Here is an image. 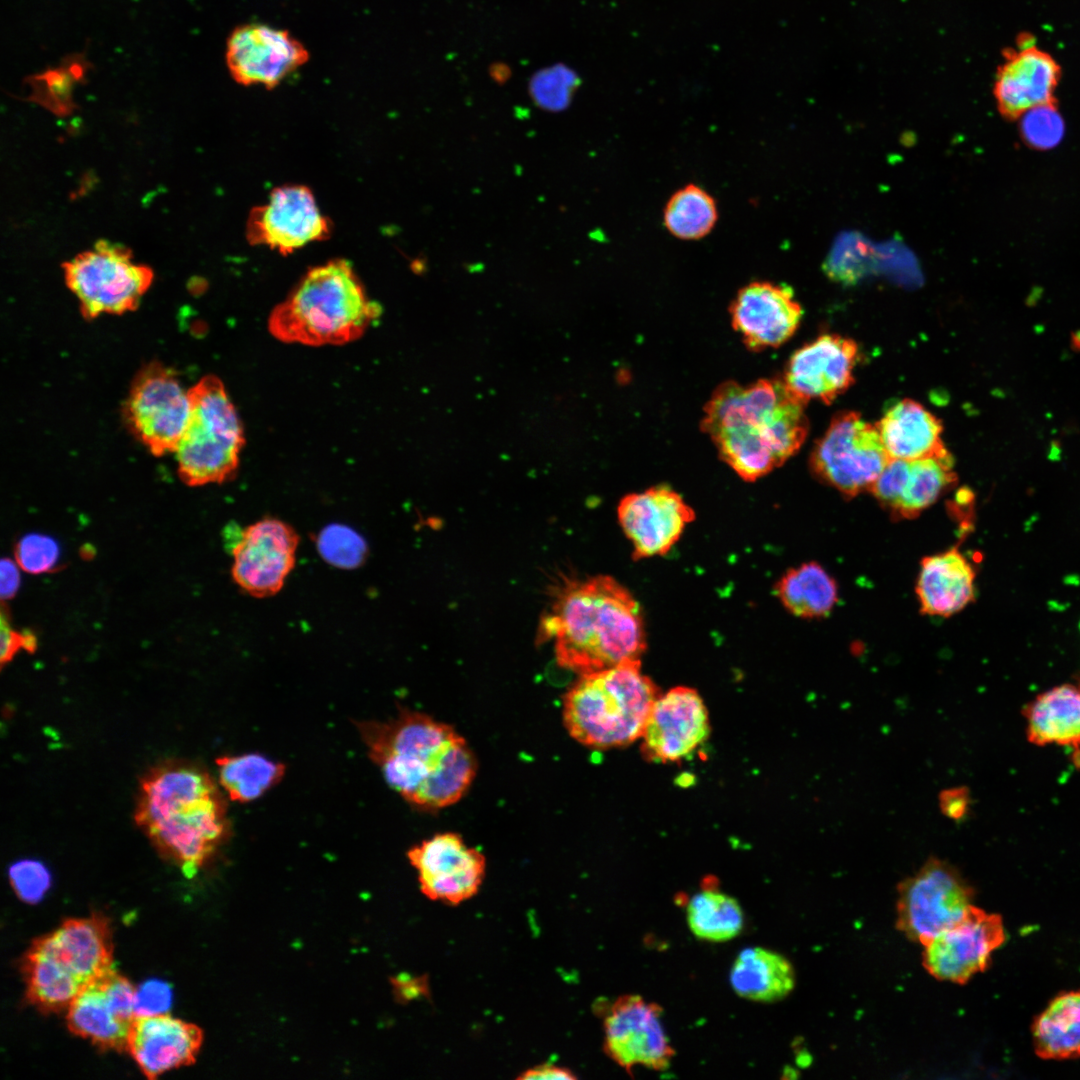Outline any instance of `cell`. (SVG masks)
I'll return each mask as SVG.
<instances>
[{"label":"cell","instance_id":"2","mask_svg":"<svg viewBox=\"0 0 1080 1080\" xmlns=\"http://www.w3.org/2000/svg\"><path fill=\"white\" fill-rule=\"evenodd\" d=\"M371 760L406 801L437 810L459 801L472 784L477 761L450 725L410 710L386 722L358 723Z\"/></svg>","mask_w":1080,"mask_h":1080},{"label":"cell","instance_id":"38","mask_svg":"<svg viewBox=\"0 0 1080 1080\" xmlns=\"http://www.w3.org/2000/svg\"><path fill=\"white\" fill-rule=\"evenodd\" d=\"M580 84L578 75L563 64H557L533 75L529 92L535 104L549 111L565 109Z\"/></svg>","mask_w":1080,"mask_h":1080},{"label":"cell","instance_id":"50","mask_svg":"<svg viewBox=\"0 0 1080 1080\" xmlns=\"http://www.w3.org/2000/svg\"><path fill=\"white\" fill-rule=\"evenodd\" d=\"M23 649L33 652L37 647V639L32 632H22Z\"/></svg>","mask_w":1080,"mask_h":1080},{"label":"cell","instance_id":"8","mask_svg":"<svg viewBox=\"0 0 1080 1080\" xmlns=\"http://www.w3.org/2000/svg\"><path fill=\"white\" fill-rule=\"evenodd\" d=\"M63 268L66 285L86 320L136 310L153 281L152 270L135 263L128 248L106 240L67 261Z\"/></svg>","mask_w":1080,"mask_h":1080},{"label":"cell","instance_id":"35","mask_svg":"<svg viewBox=\"0 0 1080 1080\" xmlns=\"http://www.w3.org/2000/svg\"><path fill=\"white\" fill-rule=\"evenodd\" d=\"M216 763L224 790L231 800L241 803L259 798L277 784L285 772L283 764L256 753L222 756Z\"/></svg>","mask_w":1080,"mask_h":1080},{"label":"cell","instance_id":"7","mask_svg":"<svg viewBox=\"0 0 1080 1080\" xmlns=\"http://www.w3.org/2000/svg\"><path fill=\"white\" fill-rule=\"evenodd\" d=\"M189 397V420L174 452L178 473L190 486L222 483L237 471L244 444L241 421L216 376L203 377Z\"/></svg>","mask_w":1080,"mask_h":1080},{"label":"cell","instance_id":"43","mask_svg":"<svg viewBox=\"0 0 1080 1080\" xmlns=\"http://www.w3.org/2000/svg\"><path fill=\"white\" fill-rule=\"evenodd\" d=\"M172 1001L170 986L162 981L150 980L142 984L136 993V1016L167 1013Z\"/></svg>","mask_w":1080,"mask_h":1080},{"label":"cell","instance_id":"10","mask_svg":"<svg viewBox=\"0 0 1080 1080\" xmlns=\"http://www.w3.org/2000/svg\"><path fill=\"white\" fill-rule=\"evenodd\" d=\"M890 460L876 425L854 411L835 415L810 457L815 476L842 495L870 491Z\"/></svg>","mask_w":1080,"mask_h":1080},{"label":"cell","instance_id":"40","mask_svg":"<svg viewBox=\"0 0 1080 1080\" xmlns=\"http://www.w3.org/2000/svg\"><path fill=\"white\" fill-rule=\"evenodd\" d=\"M318 547L328 562L342 568L358 566L366 551L365 543L357 533L339 525L327 527L321 532Z\"/></svg>","mask_w":1080,"mask_h":1080},{"label":"cell","instance_id":"3","mask_svg":"<svg viewBox=\"0 0 1080 1080\" xmlns=\"http://www.w3.org/2000/svg\"><path fill=\"white\" fill-rule=\"evenodd\" d=\"M806 403L779 379L727 381L712 393L701 422L720 458L755 481L793 456L808 433Z\"/></svg>","mask_w":1080,"mask_h":1080},{"label":"cell","instance_id":"15","mask_svg":"<svg viewBox=\"0 0 1080 1080\" xmlns=\"http://www.w3.org/2000/svg\"><path fill=\"white\" fill-rule=\"evenodd\" d=\"M422 893L433 901L458 905L475 896L484 880L486 860L457 833L423 840L408 851Z\"/></svg>","mask_w":1080,"mask_h":1080},{"label":"cell","instance_id":"39","mask_svg":"<svg viewBox=\"0 0 1080 1080\" xmlns=\"http://www.w3.org/2000/svg\"><path fill=\"white\" fill-rule=\"evenodd\" d=\"M1017 120L1023 142L1035 150L1053 149L1063 140L1065 123L1056 102L1034 107Z\"/></svg>","mask_w":1080,"mask_h":1080},{"label":"cell","instance_id":"47","mask_svg":"<svg viewBox=\"0 0 1080 1080\" xmlns=\"http://www.w3.org/2000/svg\"><path fill=\"white\" fill-rule=\"evenodd\" d=\"M0 656L1 664L4 665L9 662L17 653L20 648H23L22 632H16L6 619L5 615H1V630H0Z\"/></svg>","mask_w":1080,"mask_h":1080},{"label":"cell","instance_id":"34","mask_svg":"<svg viewBox=\"0 0 1080 1080\" xmlns=\"http://www.w3.org/2000/svg\"><path fill=\"white\" fill-rule=\"evenodd\" d=\"M686 912L691 932L709 942L731 940L744 926L743 910L738 901L722 892L712 880H706L701 891L692 896Z\"/></svg>","mask_w":1080,"mask_h":1080},{"label":"cell","instance_id":"36","mask_svg":"<svg viewBox=\"0 0 1080 1080\" xmlns=\"http://www.w3.org/2000/svg\"><path fill=\"white\" fill-rule=\"evenodd\" d=\"M718 210L715 199L702 187L687 184L668 200L663 213L666 230L680 240H699L715 227Z\"/></svg>","mask_w":1080,"mask_h":1080},{"label":"cell","instance_id":"4","mask_svg":"<svg viewBox=\"0 0 1080 1080\" xmlns=\"http://www.w3.org/2000/svg\"><path fill=\"white\" fill-rule=\"evenodd\" d=\"M137 825L159 852L193 876L224 839L226 807L213 779L184 762H165L145 774Z\"/></svg>","mask_w":1080,"mask_h":1080},{"label":"cell","instance_id":"12","mask_svg":"<svg viewBox=\"0 0 1080 1080\" xmlns=\"http://www.w3.org/2000/svg\"><path fill=\"white\" fill-rule=\"evenodd\" d=\"M603 1050L630 1073L635 1067L666 1070L674 1049L662 1023L663 1009L640 995L618 997L604 1007Z\"/></svg>","mask_w":1080,"mask_h":1080},{"label":"cell","instance_id":"6","mask_svg":"<svg viewBox=\"0 0 1080 1080\" xmlns=\"http://www.w3.org/2000/svg\"><path fill=\"white\" fill-rule=\"evenodd\" d=\"M659 696L641 671L640 659L581 674L563 698V722L577 742L597 749L628 745L641 738Z\"/></svg>","mask_w":1080,"mask_h":1080},{"label":"cell","instance_id":"45","mask_svg":"<svg viewBox=\"0 0 1080 1080\" xmlns=\"http://www.w3.org/2000/svg\"><path fill=\"white\" fill-rule=\"evenodd\" d=\"M20 566L16 560L3 558L0 564V594L2 600L14 597L19 589L21 577Z\"/></svg>","mask_w":1080,"mask_h":1080},{"label":"cell","instance_id":"1","mask_svg":"<svg viewBox=\"0 0 1080 1080\" xmlns=\"http://www.w3.org/2000/svg\"><path fill=\"white\" fill-rule=\"evenodd\" d=\"M536 640H552L557 663L580 675L639 659L646 648L639 603L605 575L565 578L552 593Z\"/></svg>","mask_w":1080,"mask_h":1080},{"label":"cell","instance_id":"41","mask_svg":"<svg viewBox=\"0 0 1080 1080\" xmlns=\"http://www.w3.org/2000/svg\"><path fill=\"white\" fill-rule=\"evenodd\" d=\"M61 550L58 542L43 533H28L16 544L15 560L20 568L31 574H42L53 570L60 559Z\"/></svg>","mask_w":1080,"mask_h":1080},{"label":"cell","instance_id":"25","mask_svg":"<svg viewBox=\"0 0 1080 1080\" xmlns=\"http://www.w3.org/2000/svg\"><path fill=\"white\" fill-rule=\"evenodd\" d=\"M203 1040L201 1029L167 1013L136 1016L126 1050L148 1079L195 1062Z\"/></svg>","mask_w":1080,"mask_h":1080},{"label":"cell","instance_id":"24","mask_svg":"<svg viewBox=\"0 0 1080 1080\" xmlns=\"http://www.w3.org/2000/svg\"><path fill=\"white\" fill-rule=\"evenodd\" d=\"M135 1018L130 993L102 975L75 997L67 1008L66 1023L71 1033L103 1050L123 1051Z\"/></svg>","mask_w":1080,"mask_h":1080},{"label":"cell","instance_id":"19","mask_svg":"<svg viewBox=\"0 0 1080 1080\" xmlns=\"http://www.w3.org/2000/svg\"><path fill=\"white\" fill-rule=\"evenodd\" d=\"M709 733L701 696L692 688L676 687L655 700L641 736V750L650 761H680L702 745Z\"/></svg>","mask_w":1080,"mask_h":1080},{"label":"cell","instance_id":"5","mask_svg":"<svg viewBox=\"0 0 1080 1080\" xmlns=\"http://www.w3.org/2000/svg\"><path fill=\"white\" fill-rule=\"evenodd\" d=\"M350 263L311 268L269 318L271 334L286 343L337 345L356 340L379 317Z\"/></svg>","mask_w":1080,"mask_h":1080},{"label":"cell","instance_id":"27","mask_svg":"<svg viewBox=\"0 0 1080 1080\" xmlns=\"http://www.w3.org/2000/svg\"><path fill=\"white\" fill-rule=\"evenodd\" d=\"M975 570L957 548L922 559L916 595L922 614L952 616L975 599Z\"/></svg>","mask_w":1080,"mask_h":1080},{"label":"cell","instance_id":"18","mask_svg":"<svg viewBox=\"0 0 1080 1080\" xmlns=\"http://www.w3.org/2000/svg\"><path fill=\"white\" fill-rule=\"evenodd\" d=\"M617 517L634 559H642L667 553L695 513L677 492L662 485L624 496Z\"/></svg>","mask_w":1080,"mask_h":1080},{"label":"cell","instance_id":"29","mask_svg":"<svg viewBox=\"0 0 1080 1080\" xmlns=\"http://www.w3.org/2000/svg\"><path fill=\"white\" fill-rule=\"evenodd\" d=\"M730 984L737 995L756 1002H774L785 998L795 986L791 963L781 954L763 948L742 950L734 960Z\"/></svg>","mask_w":1080,"mask_h":1080},{"label":"cell","instance_id":"28","mask_svg":"<svg viewBox=\"0 0 1080 1080\" xmlns=\"http://www.w3.org/2000/svg\"><path fill=\"white\" fill-rule=\"evenodd\" d=\"M876 426L890 458L913 460L947 451L941 422L914 400L897 401Z\"/></svg>","mask_w":1080,"mask_h":1080},{"label":"cell","instance_id":"44","mask_svg":"<svg viewBox=\"0 0 1080 1080\" xmlns=\"http://www.w3.org/2000/svg\"><path fill=\"white\" fill-rule=\"evenodd\" d=\"M969 804V791L964 786L948 788L939 794L940 810L951 820H962L968 814Z\"/></svg>","mask_w":1080,"mask_h":1080},{"label":"cell","instance_id":"32","mask_svg":"<svg viewBox=\"0 0 1080 1080\" xmlns=\"http://www.w3.org/2000/svg\"><path fill=\"white\" fill-rule=\"evenodd\" d=\"M1035 1053L1042 1059L1080 1058V990L1050 1001L1031 1028Z\"/></svg>","mask_w":1080,"mask_h":1080},{"label":"cell","instance_id":"22","mask_svg":"<svg viewBox=\"0 0 1080 1080\" xmlns=\"http://www.w3.org/2000/svg\"><path fill=\"white\" fill-rule=\"evenodd\" d=\"M857 356L853 340L822 335L791 356L783 381L804 403L817 399L830 404L853 384Z\"/></svg>","mask_w":1080,"mask_h":1080},{"label":"cell","instance_id":"52","mask_svg":"<svg viewBox=\"0 0 1080 1080\" xmlns=\"http://www.w3.org/2000/svg\"><path fill=\"white\" fill-rule=\"evenodd\" d=\"M1061 452V444L1057 440H1053L1050 444V458H1058Z\"/></svg>","mask_w":1080,"mask_h":1080},{"label":"cell","instance_id":"20","mask_svg":"<svg viewBox=\"0 0 1080 1080\" xmlns=\"http://www.w3.org/2000/svg\"><path fill=\"white\" fill-rule=\"evenodd\" d=\"M1002 55L993 94L1003 117L1017 120L1034 107L1056 102L1061 67L1049 53L1032 42L1030 35L1022 34L1017 48H1006Z\"/></svg>","mask_w":1080,"mask_h":1080},{"label":"cell","instance_id":"9","mask_svg":"<svg viewBox=\"0 0 1080 1080\" xmlns=\"http://www.w3.org/2000/svg\"><path fill=\"white\" fill-rule=\"evenodd\" d=\"M896 926L911 941L927 944L967 914L973 888L945 860L930 857L897 888Z\"/></svg>","mask_w":1080,"mask_h":1080},{"label":"cell","instance_id":"48","mask_svg":"<svg viewBox=\"0 0 1080 1080\" xmlns=\"http://www.w3.org/2000/svg\"><path fill=\"white\" fill-rule=\"evenodd\" d=\"M394 985L402 1000H412L425 996L429 992L425 977L401 975L394 980Z\"/></svg>","mask_w":1080,"mask_h":1080},{"label":"cell","instance_id":"37","mask_svg":"<svg viewBox=\"0 0 1080 1080\" xmlns=\"http://www.w3.org/2000/svg\"><path fill=\"white\" fill-rule=\"evenodd\" d=\"M90 67L84 53L65 56L58 67L26 78L33 90L32 99L56 110H66L71 106L73 84L84 80Z\"/></svg>","mask_w":1080,"mask_h":1080},{"label":"cell","instance_id":"11","mask_svg":"<svg viewBox=\"0 0 1080 1080\" xmlns=\"http://www.w3.org/2000/svg\"><path fill=\"white\" fill-rule=\"evenodd\" d=\"M191 411L189 390L175 372L159 362L135 376L123 407L125 422L154 456L175 452Z\"/></svg>","mask_w":1080,"mask_h":1080},{"label":"cell","instance_id":"31","mask_svg":"<svg viewBox=\"0 0 1080 1080\" xmlns=\"http://www.w3.org/2000/svg\"><path fill=\"white\" fill-rule=\"evenodd\" d=\"M1027 735L1038 745H1080V689L1055 687L1039 695L1026 709Z\"/></svg>","mask_w":1080,"mask_h":1080},{"label":"cell","instance_id":"16","mask_svg":"<svg viewBox=\"0 0 1080 1080\" xmlns=\"http://www.w3.org/2000/svg\"><path fill=\"white\" fill-rule=\"evenodd\" d=\"M328 219L320 212L311 190L303 185L274 189L263 205L253 208L247 221V240L286 255L308 243L327 239Z\"/></svg>","mask_w":1080,"mask_h":1080},{"label":"cell","instance_id":"49","mask_svg":"<svg viewBox=\"0 0 1080 1080\" xmlns=\"http://www.w3.org/2000/svg\"><path fill=\"white\" fill-rule=\"evenodd\" d=\"M490 73L495 81L504 83L510 76V69L506 65L496 64L490 68Z\"/></svg>","mask_w":1080,"mask_h":1080},{"label":"cell","instance_id":"23","mask_svg":"<svg viewBox=\"0 0 1080 1080\" xmlns=\"http://www.w3.org/2000/svg\"><path fill=\"white\" fill-rule=\"evenodd\" d=\"M953 465L948 450L913 460L890 458L870 492L896 517L911 519L956 482Z\"/></svg>","mask_w":1080,"mask_h":1080},{"label":"cell","instance_id":"30","mask_svg":"<svg viewBox=\"0 0 1080 1080\" xmlns=\"http://www.w3.org/2000/svg\"><path fill=\"white\" fill-rule=\"evenodd\" d=\"M21 971L26 999L44 1013L67 1009L85 987L39 938L33 941L24 954Z\"/></svg>","mask_w":1080,"mask_h":1080},{"label":"cell","instance_id":"14","mask_svg":"<svg viewBox=\"0 0 1080 1080\" xmlns=\"http://www.w3.org/2000/svg\"><path fill=\"white\" fill-rule=\"evenodd\" d=\"M1005 939L1001 916L972 905L962 920L924 945L923 966L936 979L964 984L989 966Z\"/></svg>","mask_w":1080,"mask_h":1080},{"label":"cell","instance_id":"13","mask_svg":"<svg viewBox=\"0 0 1080 1080\" xmlns=\"http://www.w3.org/2000/svg\"><path fill=\"white\" fill-rule=\"evenodd\" d=\"M299 536L292 526L276 518H263L233 541L232 577L256 598L278 593L293 570Z\"/></svg>","mask_w":1080,"mask_h":1080},{"label":"cell","instance_id":"42","mask_svg":"<svg viewBox=\"0 0 1080 1080\" xmlns=\"http://www.w3.org/2000/svg\"><path fill=\"white\" fill-rule=\"evenodd\" d=\"M9 881L22 901L34 904L40 901L49 889L51 877L41 862L24 859L10 866Z\"/></svg>","mask_w":1080,"mask_h":1080},{"label":"cell","instance_id":"21","mask_svg":"<svg viewBox=\"0 0 1080 1080\" xmlns=\"http://www.w3.org/2000/svg\"><path fill=\"white\" fill-rule=\"evenodd\" d=\"M729 310L734 330L753 351L786 342L803 315L790 287L768 281H753L742 287Z\"/></svg>","mask_w":1080,"mask_h":1080},{"label":"cell","instance_id":"26","mask_svg":"<svg viewBox=\"0 0 1080 1080\" xmlns=\"http://www.w3.org/2000/svg\"><path fill=\"white\" fill-rule=\"evenodd\" d=\"M39 939L84 986L113 969L111 928L102 915L65 920Z\"/></svg>","mask_w":1080,"mask_h":1080},{"label":"cell","instance_id":"17","mask_svg":"<svg viewBox=\"0 0 1080 1080\" xmlns=\"http://www.w3.org/2000/svg\"><path fill=\"white\" fill-rule=\"evenodd\" d=\"M309 60L305 46L284 29L263 23L237 26L226 43V64L244 86L273 89Z\"/></svg>","mask_w":1080,"mask_h":1080},{"label":"cell","instance_id":"33","mask_svg":"<svg viewBox=\"0 0 1080 1080\" xmlns=\"http://www.w3.org/2000/svg\"><path fill=\"white\" fill-rule=\"evenodd\" d=\"M775 593L792 615L806 619L827 616L838 601L835 580L816 562L786 571L777 581Z\"/></svg>","mask_w":1080,"mask_h":1080},{"label":"cell","instance_id":"46","mask_svg":"<svg viewBox=\"0 0 1080 1080\" xmlns=\"http://www.w3.org/2000/svg\"><path fill=\"white\" fill-rule=\"evenodd\" d=\"M576 1075L568 1068L554 1064H540L522 1072L517 1079L521 1080H574Z\"/></svg>","mask_w":1080,"mask_h":1080},{"label":"cell","instance_id":"51","mask_svg":"<svg viewBox=\"0 0 1080 1080\" xmlns=\"http://www.w3.org/2000/svg\"><path fill=\"white\" fill-rule=\"evenodd\" d=\"M1070 346L1074 352H1080V329L1071 332Z\"/></svg>","mask_w":1080,"mask_h":1080}]
</instances>
